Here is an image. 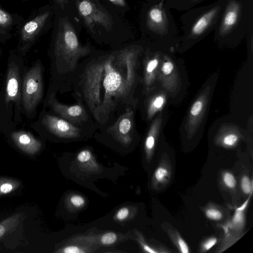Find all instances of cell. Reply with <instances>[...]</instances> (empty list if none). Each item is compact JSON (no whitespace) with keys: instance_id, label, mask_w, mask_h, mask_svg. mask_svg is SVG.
Returning <instances> with one entry per match:
<instances>
[{"instance_id":"obj_20","label":"cell","mask_w":253,"mask_h":253,"mask_svg":"<svg viewBox=\"0 0 253 253\" xmlns=\"http://www.w3.org/2000/svg\"><path fill=\"white\" fill-rule=\"evenodd\" d=\"M20 82L18 68L10 65L8 68L5 86V101L7 105L10 102L18 100L20 92Z\"/></svg>"},{"instance_id":"obj_29","label":"cell","mask_w":253,"mask_h":253,"mask_svg":"<svg viewBox=\"0 0 253 253\" xmlns=\"http://www.w3.org/2000/svg\"><path fill=\"white\" fill-rule=\"evenodd\" d=\"M138 242L145 252L150 253H166L171 252L164 247H152L147 244L141 235H138Z\"/></svg>"},{"instance_id":"obj_18","label":"cell","mask_w":253,"mask_h":253,"mask_svg":"<svg viewBox=\"0 0 253 253\" xmlns=\"http://www.w3.org/2000/svg\"><path fill=\"white\" fill-rule=\"evenodd\" d=\"M172 174V168L169 156L166 152H163L152 176V187L156 190L163 189L169 183Z\"/></svg>"},{"instance_id":"obj_38","label":"cell","mask_w":253,"mask_h":253,"mask_svg":"<svg viewBox=\"0 0 253 253\" xmlns=\"http://www.w3.org/2000/svg\"><path fill=\"white\" fill-rule=\"evenodd\" d=\"M206 0H193L190 4L189 7H190V8H192L194 6H195V5H196L199 4L200 3H201L204 1H206Z\"/></svg>"},{"instance_id":"obj_2","label":"cell","mask_w":253,"mask_h":253,"mask_svg":"<svg viewBox=\"0 0 253 253\" xmlns=\"http://www.w3.org/2000/svg\"><path fill=\"white\" fill-rule=\"evenodd\" d=\"M253 25V0H225L214 30L213 42L219 48H235Z\"/></svg>"},{"instance_id":"obj_37","label":"cell","mask_w":253,"mask_h":253,"mask_svg":"<svg viewBox=\"0 0 253 253\" xmlns=\"http://www.w3.org/2000/svg\"><path fill=\"white\" fill-rule=\"evenodd\" d=\"M112 3L119 6H124L126 5V2L125 0H108Z\"/></svg>"},{"instance_id":"obj_27","label":"cell","mask_w":253,"mask_h":253,"mask_svg":"<svg viewBox=\"0 0 253 253\" xmlns=\"http://www.w3.org/2000/svg\"><path fill=\"white\" fill-rule=\"evenodd\" d=\"M240 189L245 196L252 194L253 191V179L249 174L244 173L242 174L239 180Z\"/></svg>"},{"instance_id":"obj_36","label":"cell","mask_w":253,"mask_h":253,"mask_svg":"<svg viewBox=\"0 0 253 253\" xmlns=\"http://www.w3.org/2000/svg\"><path fill=\"white\" fill-rule=\"evenodd\" d=\"M9 20L7 14L2 10L0 9V24H5Z\"/></svg>"},{"instance_id":"obj_31","label":"cell","mask_w":253,"mask_h":253,"mask_svg":"<svg viewBox=\"0 0 253 253\" xmlns=\"http://www.w3.org/2000/svg\"><path fill=\"white\" fill-rule=\"evenodd\" d=\"M78 161L81 164L84 165L88 164L90 162L93 160V156L91 152L87 149L83 150L80 151L77 156Z\"/></svg>"},{"instance_id":"obj_7","label":"cell","mask_w":253,"mask_h":253,"mask_svg":"<svg viewBox=\"0 0 253 253\" xmlns=\"http://www.w3.org/2000/svg\"><path fill=\"white\" fill-rule=\"evenodd\" d=\"M90 52L88 46L80 43L76 31L68 18L61 19L55 44L56 57L74 69L78 60Z\"/></svg>"},{"instance_id":"obj_9","label":"cell","mask_w":253,"mask_h":253,"mask_svg":"<svg viewBox=\"0 0 253 253\" xmlns=\"http://www.w3.org/2000/svg\"><path fill=\"white\" fill-rule=\"evenodd\" d=\"M78 12L85 26L92 33L96 28L111 30L113 22L108 12L95 0H75Z\"/></svg>"},{"instance_id":"obj_34","label":"cell","mask_w":253,"mask_h":253,"mask_svg":"<svg viewBox=\"0 0 253 253\" xmlns=\"http://www.w3.org/2000/svg\"><path fill=\"white\" fill-rule=\"evenodd\" d=\"M57 252L64 253H83L85 252L83 249L76 246H68L62 248Z\"/></svg>"},{"instance_id":"obj_33","label":"cell","mask_w":253,"mask_h":253,"mask_svg":"<svg viewBox=\"0 0 253 253\" xmlns=\"http://www.w3.org/2000/svg\"><path fill=\"white\" fill-rule=\"evenodd\" d=\"M70 202L76 208H81L85 204V200L82 196L74 195L71 197Z\"/></svg>"},{"instance_id":"obj_8","label":"cell","mask_w":253,"mask_h":253,"mask_svg":"<svg viewBox=\"0 0 253 253\" xmlns=\"http://www.w3.org/2000/svg\"><path fill=\"white\" fill-rule=\"evenodd\" d=\"M167 49L149 44L146 46L142 59V95H146L159 86L158 74L163 54Z\"/></svg>"},{"instance_id":"obj_1","label":"cell","mask_w":253,"mask_h":253,"mask_svg":"<svg viewBox=\"0 0 253 253\" xmlns=\"http://www.w3.org/2000/svg\"><path fill=\"white\" fill-rule=\"evenodd\" d=\"M146 47L133 45L101 57L85 68L82 92L90 112L101 124L120 104L135 106L136 90L142 88L140 59Z\"/></svg>"},{"instance_id":"obj_10","label":"cell","mask_w":253,"mask_h":253,"mask_svg":"<svg viewBox=\"0 0 253 253\" xmlns=\"http://www.w3.org/2000/svg\"><path fill=\"white\" fill-rule=\"evenodd\" d=\"M252 195V194L250 195L240 206L235 209L231 218L220 224L219 226L224 231V235L220 241L216 253H219L226 250L245 234V211Z\"/></svg>"},{"instance_id":"obj_6","label":"cell","mask_w":253,"mask_h":253,"mask_svg":"<svg viewBox=\"0 0 253 253\" xmlns=\"http://www.w3.org/2000/svg\"><path fill=\"white\" fill-rule=\"evenodd\" d=\"M158 85L165 90L169 104L178 105L185 98L189 86L183 60L171 49L164 51L158 74Z\"/></svg>"},{"instance_id":"obj_35","label":"cell","mask_w":253,"mask_h":253,"mask_svg":"<svg viewBox=\"0 0 253 253\" xmlns=\"http://www.w3.org/2000/svg\"><path fill=\"white\" fill-rule=\"evenodd\" d=\"M129 213V209L127 208H122L116 213V218L119 221L124 220L127 218Z\"/></svg>"},{"instance_id":"obj_17","label":"cell","mask_w":253,"mask_h":253,"mask_svg":"<svg viewBox=\"0 0 253 253\" xmlns=\"http://www.w3.org/2000/svg\"><path fill=\"white\" fill-rule=\"evenodd\" d=\"M42 123L50 132L60 137L76 138L80 134L79 128L61 117L46 115Z\"/></svg>"},{"instance_id":"obj_28","label":"cell","mask_w":253,"mask_h":253,"mask_svg":"<svg viewBox=\"0 0 253 253\" xmlns=\"http://www.w3.org/2000/svg\"><path fill=\"white\" fill-rule=\"evenodd\" d=\"M193 0H165L166 6L169 9H174L178 11L187 10L190 8V4Z\"/></svg>"},{"instance_id":"obj_24","label":"cell","mask_w":253,"mask_h":253,"mask_svg":"<svg viewBox=\"0 0 253 253\" xmlns=\"http://www.w3.org/2000/svg\"><path fill=\"white\" fill-rule=\"evenodd\" d=\"M167 232L169 238L179 252L189 253V247L178 232L173 228H167Z\"/></svg>"},{"instance_id":"obj_4","label":"cell","mask_w":253,"mask_h":253,"mask_svg":"<svg viewBox=\"0 0 253 253\" xmlns=\"http://www.w3.org/2000/svg\"><path fill=\"white\" fill-rule=\"evenodd\" d=\"M218 73L210 75L191 102L179 128L184 145H195L202 136L213 92L218 79Z\"/></svg>"},{"instance_id":"obj_15","label":"cell","mask_w":253,"mask_h":253,"mask_svg":"<svg viewBox=\"0 0 253 253\" xmlns=\"http://www.w3.org/2000/svg\"><path fill=\"white\" fill-rule=\"evenodd\" d=\"M134 128V112L131 108L126 107V111L107 130L120 143L127 145L133 139Z\"/></svg>"},{"instance_id":"obj_16","label":"cell","mask_w":253,"mask_h":253,"mask_svg":"<svg viewBox=\"0 0 253 253\" xmlns=\"http://www.w3.org/2000/svg\"><path fill=\"white\" fill-rule=\"evenodd\" d=\"M49 103L54 112L74 125L81 124L88 118L87 112L82 104H63L57 101L53 95L50 96Z\"/></svg>"},{"instance_id":"obj_25","label":"cell","mask_w":253,"mask_h":253,"mask_svg":"<svg viewBox=\"0 0 253 253\" xmlns=\"http://www.w3.org/2000/svg\"><path fill=\"white\" fill-rule=\"evenodd\" d=\"M204 214L209 219L214 221H220L225 217V213L221 207L212 203H209L203 209Z\"/></svg>"},{"instance_id":"obj_3","label":"cell","mask_w":253,"mask_h":253,"mask_svg":"<svg viewBox=\"0 0 253 253\" xmlns=\"http://www.w3.org/2000/svg\"><path fill=\"white\" fill-rule=\"evenodd\" d=\"M225 0L191 8L180 17L182 34L177 38L173 50L182 54L214 31L222 13Z\"/></svg>"},{"instance_id":"obj_5","label":"cell","mask_w":253,"mask_h":253,"mask_svg":"<svg viewBox=\"0 0 253 253\" xmlns=\"http://www.w3.org/2000/svg\"><path fill=\"white\" fill-rule=\"evenodd\" d=\"M144 26L151 40L149 44L173 50L179 33L164 0L150 2L144 15Z\"/></svg>"},{"instance_id":"obj_39","label":"cell","mask_w":253,"mask_h":253,"mask_svg":"<svg viewBox=\"0 0 253 253\" xmlns=\"http://www.w3.org/2000/svg\"><path fill=\"white\" fill-rule=\"evenodd\" d=\"M59 4H64L68 2V0H56Z\"/></svg>"},{"instance_id":"obj_30","label":"cell","mask_w":253,"mask_h":253,"mask_svg":"<svg viewBox=\"0 0 253 253\" xmlns=\"http://www.w3.org/2000/svg\"><path fill=\"white\" fill-rule=\"evenodd\" d=\"M218 242H219V239L215 236H211L207 238L201 243L199 252L204 253L208 252Z\"/></svg>"},{"instance_id":"obj_40","label":"cell","mask_w":253,"mask_h":253,"mask_svg":"<svg viewBox=\"0 0 253 253\" xmlns=\"http://www.w3.org/2000/svg\"><path fill=\"white\" fill-rule=\"evenodd\" d=\"M162 0L165 1V0H150V2H157Z\"/></svg>"},{"instance_id":"obj_11","label":"cell","mask_w":253,"mask_h":253,"mask_svg":"<svg viewBox=\"0 0 253 253\" xmlns=\"http://www.w3.org/2000/svg\"><path fill=\"white\" fill-rule=\"evenodd\" d=\"M42 69L40 64L31 68L25 75L22 92V102L27 112L33 111L43 95Z\"/></svg>"},{"instance_id":"obj_19","label":"cell","mask_w":253,"mask_h":253,"mask_svg":"<svg viewBox=\"0 0 253 253\" xmlns=\"http://www.w3.org/2000/svg\"><path fill=\"white\" fill-rule=\"evenodd\" d=\"M11 139L16 146L24 153L34 155L41 150V142L32 134L25 131L13 132L11 135Z\"/></svg>"},{"instance_id":"obj_26","label":"cell","mask_w":253,"mask_h":253,"mask_svg":"<svg viewBox=\"0 0 253 253\" xmlns=\"http://www.w3.org/2000/svg\"><path fill=\"white\" fill-rule=\"evenodd\" d=\"M221 185L231 192L236 190L237 182L234 175L229 170H224L222 172L220 177Z\"/></svg>"},{"instance_id":"obj_32","label":"cell","mask_w":253,"mask_h":253,"mask_svg":"<svg viewBox=\"0 0 253 253\" xmlns=\"http://www.w3.org/2000/svg\"><path fill=\"white\" fill-rule=\"evenodd\" d=\"M117 239V235L114 232H107L102 235L101 243L104 245H110L114 244Z\"/></svg>"},{"instance_id":"obj_21","label":"cell","mask_w":253,"mask_h":253,"mask_svg":"<svg viewBox=\"0 0 253 253\" xmlns=\"http://www.w3.org/2000/svg\"><path fill=\"white\" fill-rule=\"evenodd\" d=\"M22 215L15 213L0 222V240L15 230L23 218Z\"/></svg>"},{"instance_id":"obj_22","label":"cell","mask_w":253,"mask_h":253,"mask_svg":"<svg viewBox=\"0 0 253 253\" xmlns=\"http://www.w3.org/2000/svg\"><path fill=\"white\" fill-rule=\"evenodd\" d=\"M48 16L49 13L45 12L27 23L23 29L22 35L23 39L27 40L32 38L43 25Z\"/></svg>"},{"instance_id":"obj_13","label":"cell","mask_w":253,"mask_h":253,"mask_svg":"<svg viewBox=\"0 0 253 253\" xmlns=\"http://www.w3.org/2000/svg\"><path fill=\"white\" fill-rule=\"evenodd\" d=\"M169 118L168 107L158 114L149 123L144 142V150L146 160H152L159 144L160 137L166 126Z\"/></svg>"},{"instance_id":"obj_23","label":"cell","mask_w":253,"mask_h":253,"mask_svg":"<svg viewBox=\"0 0 253 253\" xmlns=\"http://www.w3.org/2000/svg\"><path fill=\"white\" fill-rule=\"evenodd\" d=\"M21 181L13 177L0 176V196L12 194L19 190Z\"/></svg>"},{"instance_id":"obj_14","label":"cell","mask_w":253,"mask_h":253,"mask_svg":"<svg viewBox=\"0 0 253 253\" xmlns=\"http://www.w3.org/2000/svg\"><path fill=\"white\" fill-rule=\"evenodd\" d=\"M144 97L142 104L143 116L149 123L160 112L169 105L166 91L158 86Z\"/></svg>"},{"instance_id":"obj_12","label":"cell","mask_w":253,"mask_h":253,"mask_svg":"<svg viewBox=\"0 0 253 253\" xmlns=\"http://www.w3.org/2000/svg\"><path fill=\"white\" fill-rule=\"evenodd\" d=\"M214 144L225 149L237 147L246 137V129L232 121H221L215 125Z\"/></svg>"}]
</instances>
